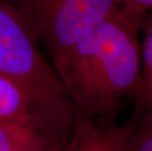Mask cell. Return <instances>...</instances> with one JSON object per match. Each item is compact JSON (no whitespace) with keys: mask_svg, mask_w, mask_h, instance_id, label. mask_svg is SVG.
<instances>
[{"mask_svg":"<svg viewBox=\"0 0 152 151\" xmlns=\"http://www.w3.org/2000/svg\"><path fill=\"white\" fill-rule=\"evenodd\" d=\"M145 11L121 5L52 65L75 106L77 117L116 123L141 83L140 31Z\"/></svg>","mask_w":152,"mask_h":151,"instance_id":"1","label":"cell"},{"mask_svg":"<svg viewBox=\"0 0 152 151\" xmlns=\"http://www.w3.org/2000/svg\"><path fill=\"white\" fill-rule=\"evenodd\" d=\"M0 75L28 93L64 146L69 144L77 112L56 70L12 7L0 1Z\"/></svg>","mask_w":152,"mask_h":151,"instance_id":"2","label":"cell"},{"mask_svg":"<svg viewBox=\"0 0 152 151\" xmlns=\"http://www.w3.org/2000/svg\"><path fill=\"white\" fill-rule=\"evenodd\" d=\"M51 64L102 24L121 0H7Z\"/></svg>","mask_w":152,"mask_h":151,"instance_id":"3","label":"cell"},{"mask_svg":"<svg viewBox=\"0 0 152 151\" xmlns=\"http://www.w3.org/2000/svg\"><path fill=\"white\" fill-rule=\"evenodd\" d=\"M0 123L18 124L40 133L53 147L64 148L52 125L17 83L0 75Z\"/></svg>","mask_w":152,"mask_h":151,"instance_id":"4","label":"cell"},{"mask_svg":"<svg viewBox=\"0 0 152 151\" xmlns=\"http://www.w3.org/2000/svg\"><path fill=\"white\" fill-rule=\"evenodd\" d=\"M135 117L129 123L102 124L77 117L69 151H131Z\"/></svg>","mask_w":152,"mask_h":151,"instance_id":"5","label":"cell"},{"mask_svg":"<svg viewBox=\"0 0 152 151\" xmlns=\"http://www.w3.org/2000/svg\"><path fill=\"white\" fill-rule=\"evenodd\" d=\"M50 147L53 146L33 128L0 123V151H39Z\"/></svg>","mask_w":152,"mask_h":151,"instance_id":"6","label":"cell"},{"mask_svg":"<svg viewBox=\"0 0 152 151\" xmlns=\"http://www.w3.org/2000/svg\"><path fill=\"white\" fill-rule=\"evenodd\" d=\"M134 115L152 110V17L147 23L143 43L141 44V83L135 99Z\"/></svg>","mask_w":152,"mask_h":151,"instance_id":"7","label":"cell"},{"mask_svg":"<svg viewBox=\"0 0 152 151\" xmlns=\"http://www.w3.org/2000/svg\"><path fill=\"white\" fill-rule=\"evenodd\" d=\"M131 151H152V110L135 116Z\"/></svg>","mask_w":152,"mask_h":151,"instance_id":"8","label":"cell"},{"mask_svg":"<svg viewBox=\"0 0 152 151\" xmlns=\"http://www.w3.org/2000/svg\"><path fill=\"white\" fill-rule=\"evenodd\" d=\"M121 2L124 5L140 9L145 12L152 8V0H121Z\"/></svg>","mask_w":152,"mask_h":151,"instance_id":"9","label":"cell"},{"mask_svg":"<svg viewBox=\"0 0 152 151\" xmlns=\"http://www.w3.org/2000/svg\"><path fill=\"white\" fill-rule=\"evenodd\" d=\"M39 151H69V147H68V145L64 147V148H61V147H50V148H45Z\"/></svg>","mask_w":152,"mask_h":151,"instance_id":"10","label":"cell"},{"mask_svg":"<svg viewBox=\"0 0 152 151\" xmlns=\"http://www.w3.org/2000/svg\"><path fill=\"white\" fill-rule=\"evenodd\" d=\"M0 1H3V2H6L7 0H0Z\"/></svg>","mask_w":152,"mask_h":151,"instance_id":"11","label":"cell"}]
</instances>
